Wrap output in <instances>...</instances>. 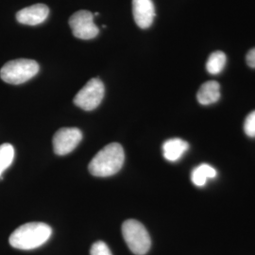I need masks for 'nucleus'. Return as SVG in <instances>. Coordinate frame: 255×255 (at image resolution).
Returning a JSON list of instances; mask_svg holds the SVG:
<instances>
[{
  "mask_svg": "<svg viewBox=\"0 0 255 255\" xmlns=\"http://www.w3.org/2000/svg\"><path fill=\"white\" fill-rule=\"evenodd\" d=\"M52 235V229L43 222H29L16 229L9 237V244L22 251L44 245Z\"/></svg>",
  "mask_w": 255,
  "mask_h": 255,
  "instance_id": "obj_1",
  "label": "nucleus"
},
{
  "mask_svg": "<svg viewBox=\"0 0 255 255\" xmlns=\"http://www.w3.org/2000/svg\"><path fill=\"white\" fill-rule=\"evenodd\" d=\"M90 255H113L109 247L106 245L103 241H98L95 242L91 247L90 250Z\"/></svg>",
  "mask_w": 255,
  "mask_h": 255,
  "instance_id": "obj_16",
  "label": "nucleus"
},
{
  "mask_svg": "<svg viewBox=\"0 0 255 255\" xmlns=\"http://www.w3.org/2000/svg\"><path fill=\"white\" fill-rule=\"evenodd\" d=\"M227 57L222 51H215L210 55L207 63L206 69L211 75H219L221 73L226 65Z\"/></svg>",
  "mask_w": 255,
  "mask_h": 255,
  "instance_id": "obj_13",
  "label": "nucleus"
},
{
  "mask_svg": "<svg viewBox=\"0 0 255 255\" xmlns=\"http://www.w3.org/2000/svg\"><path fill=\"white\" fill-rule=\"evenodd\" d=\"M125 161V152L119 143H111L104 146L92 159L89 171L96 177H109L118 173Z\"/></svg>",
  "mask_w": 255,
  "mask_h": 255,
  "instance_id": "obj_2",
  "label": "nucleus"
},
{
  "mask_svg": "<svg viewBox=\"0 0 255 255\" xmlns=\"http://www.w3.org/2000/svg\"><path fill=\"white\" fill-rule=\"evenodd\" d=\"M132 14L137 26L146 29L152 25L155 18L152 0H132Z\"/></svg>",
  "mask_w": 255,
  "mask_h": 255,
  "instance_id": "obj_8",
  "label": "nucleus"
},
{
  "mask_svg": "<svg viewBox=\"0 0 255 255\" xmlns=\"http://www.w3.org/2000/svg\"><path fill=\"white\" fill-rule=\"evenodd\" d=\"M244 131L251 138H255V111L248 115L244 122Z\"/></svg>",
  "mask_w": 255,
  "mask_h": 255,
  "instance_id": "obj_15",
  "label": "nucleus"
},
{
  "mask_svg": "<svg viewBox=\"0 0 255 255\" xmlns=\"http://www.w3.org/2000/svg\"><path fill=\"white\" fill-rule=\"evenodd\" d=\"M246 62L250 67L255 68V47L247 53Z\"/></svg>",
  "mask_w": 255,
  "mask_h": 255,
  "instance_id": "obj_17",
  "label": "nucleus"
},
{
  "mask_svg": "<svg viewBox=\"0 0 255 255\" xmlns=\"http://www.w3.org/2000/svg\"><path fill=\"white\" fill-rule=\"evenodd\" d=\"M49 14V9L45 4H35L19 10L16 19L20 24L36 26L46 21Z\"/></svg>",
  "mask_w": 255,
  "mask_h": 255,
  "instance_id": "obj_9",
  "label": "nucleus"
},
{
  "mask_svg": "<svg viewBox=\"0 0 255 255\" xmlns=\"http://www.w3.org/2000/svg\"><path fill=\"white\" fill-rule=\"evenodd\" d=\"M122 235L132 254L145 255L151 247V239L145 226L135 219H128L122 225Z\"/></svg>",
  "mask_w": 255,
  "mask_h": 255,
  "instance_id": "obj_4",
  "label": "nucleus"
},
{
  "mask_svg": "<svg viewBox=\"0 0 255 255\" xmlns=\"http://www.w3.org/2000/svg\"><path fill=\"white\" fill-rule=\"evenodd\" d=\"M197 99L201 105L207 106L218 102L220 99V85L218 82H204L198 91Z\"/></svg>",
  "mask_w": 255,
  "mask_h": 255,
  "instance_id": "obj_11",
  "label": "nucleus"
},
{
  "mask_svg": "<svg viewBox=\"0 0 255 255\" xmlns=\"http://www.w3.org/2000/svg\"><path fill=\"white\" fill-rule=\"evenodd\" d=\"M217 174V170L210 164H201L193 169L191 181L196 186L202 187L209 179L216 178Z\"/></svg>",
  "mask_w": 255,
  "mask_h": 255,
  "instance_id": "obj_12",
  "label": "nucleus"
},
{
  "mask_svg": "<svg viewBox=\"0 0 255 255\" xmlns=\"http://www.w3.org/2000/svg\"><path fill=\"white\" fill-rule=\"evenodd\" d=\"M189 148V144L181 138H172L165 141L163 145L164 157L169 162L180 160Z\"/></svg>",
  "mask_w": 255,
  "mask_h": 255,
  "instance_id": "obj_10",
  "label": "nucleus"
},
{
  "mask_svg": "<svg viewBox=\"0 0 255 255\" xmlns=\"http://www.w3.org/2000/svg\"><path fill=\"white\" fill-rule=\"evenodd\" d=\"M104 84L100 79L94 78L87 82L74 98V103L84 111L96 109L104 98Z\"/></svg>",
  "mask_w": 255,
  "mask_h": 255,
  "instance_id": "obj_5",
  "label": "nucleus"
},
{
  "mask_svg": "<svg viewBox=\"0 0 255 255\" xmlns=\"http://www.w3.org/2000/svg\"><path fill=\"white\" fill-rule=\"evenodd\" d=\"M39 64L34 60L17 59L4 64L0 70V78L9 84H22L31 80L39 72Z\"/></svg>",
  "mask_w": 255,
  "mask_h": 255,
  "instance_id": "obj_3",
  "label": "nucleus"
},
{
  "mask_svg": "<svg viewBox=\"0 0 255 255\" xmlns=\"http://www.w3.org/2000/svg\"><path fill=\"white\" fill-rule=\"evenodd\" d=\"M14 158V148L10 144L0 145V177L2 173L12 164Z\"/></svg>",
  "mask_w": 255,
  "mask_h": 255,
  "instance_id": "obj_14",
  "label": "nucleus"
},
{
  "mask_svg": "<svg viewBox=\"0 0 255 255\" xmlns=\"http://www.w3.org/2000/svg\"><path fill=\"white\" fill-rule=\"evenodd\" d=\"M69 26L74 36L82 40H90L98 36L99 27L94 22V14L89 10H79L71 15Z\"/></svg>",
  "mask_w": 255,
  "mask_h": 255,
  "instance_id": "obj_6",
  "label": "nucleus"
},
{
  "mask_svg": "<svg viewBox=\"0 0 255 255\" xmlns=\"http://www.w3.org/2000/svg\"><path fill=\"white\" fill-rule=\"evenodd\" d=\"M82 133L78 128H62L53 136V149L57 155L68 154L81 143Z\"/></svg>",
  "mask_w": 255,
  "mask_h": 255,
  "instance_id": "obj_7",
  "label": "nucleus"
}]
</instances>
